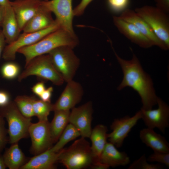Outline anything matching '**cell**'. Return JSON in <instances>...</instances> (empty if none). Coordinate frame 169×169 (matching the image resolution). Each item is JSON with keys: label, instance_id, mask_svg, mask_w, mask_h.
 <instances>
[{"label": "cell", "instance_id": "cell-35", "mask_svg": "<svg viewBox=\"0 0 169 169\" xmlns=\"http://www.w3.org/2000/svg\"><path fill=\"white\" fill-rule=\"evenodd\" d=\"M11 101L9 93L6 91L0 90V107L6 106Z\"/></svg>", "mask_w": 169, "mask_h": 169}, {"label": "cell", "instance_id": "cell-33", "mask_svg": "<svg viewBox=\"0 0 169 169\" xmlns=\"http://www.w3.org/2000/svg\"><path fill=\"white\" fill-rule=\"evenodd\" d=\"M147 160L151 162H156L161 163L169 167V153L154 152L149 156Z\"/></svg>", "mask_w": 169, "mask_h": 169}, {"label": "cell", "instance_id": "cell-19", "mask_svg": "<svg viewBox=\"0 0 169 169\" xmlns=\"http://www.w3.org/2000/svg\"><path fill=\"white\" fill-rule=\"evenodd\" d=\"M98 161L110 167L125 166L130 162V157L124 151H120L112 143L107 142Z\"/></svg>", "mask_w": 169, "mask_h": 169}, {"label": "cell", "instance_id": "cell-18", "mask_svg": "<svg viewBox=\"0 0 169 169\" xmlns=\"http://www.w3.org/2000/svg\"><path fill=\"white\" fill-rule=\"evenodd\" d=\"M52 12L46 5L44 0L35 14L26 23L23 30V33L37 32L46 29L55 22L51 15Z\"/></svg>", "mask_w": 169, "mask_h": 169}, {"label": "cell", "instance_id": "cell-16", "mask_svg": "<svg viewBox=\"0 0 169 169\" xmlns=\"http://www.w3.org/2000/svg\"><path fill=\"white\" fill-rule=\"evenodd\" d=\"M119 17L134 25L151 42L153 46H156L163 50H168L164 44L155 35L149 25L135 11L127 8L121 13Z\"/></svg>", "mask_w": 169, "mask_h": 169}, {"label": "cell", "instance_id": "cell-36", "mask_svg": "<svg viewBox=\"0 0 169 169\" xmlns=\"http://www.w3.org/2000/svg\"><path fill=\"white\" fill-rule=\"evenodd\" d=\"M46 89L44 82H39L36 84L32 88V91L39 97Z\"/></svg>", "mask_w": 169, "mask_h": 169}, {"label": "cell", "instance_id": "cell-6", "mask_svg": "<svg viewBox=\"0 0 169 169\" xmlns=\"http://www.w3.org/2000/svg\"><path fill=\"white\" fill-rule=\"evenodd\" d=\"M73 49L68 46H62L48 54L55 68L66 83L73 80L80 65V59Z\"/></svg>", "mask_w": 169, "mask_h": 169}, {"label": "cell", "instance_id": "cell-43", "mask_svg": "<svg viewBox=\"0 0 169 169\" xmlns=\"http://www.w3.org/2000/svg\"><path fill=\"white\" fill-rule=\"evenodd\" d=\"M4 8L0 6V30H1L2 23L4 16Z\"/></svg>", "mask_w": 169, "mask_h": 169}, {"label": "cell", "instance_id": "cell-11", "mask_svg": "<svg viewBox=\"0 0 169 169\" xmlns=\"http://www.w3.org/2000/svg\"><path fill=\"white\" fill-rule=\"evenodd\" d=\"M141 110L138 111L132 117L126 115L123 117L115 119L110 125L112 131L108 134V139L117 148L122 146L125 139L132 128L141 119Z\"/></svg>", "mask_w": 169, "mask_h": 169}, {"label": "cell", "instance_id": "cell-9", "mask_svg": "<svg viewBox=\"0 0 169 169\" xmlns=\"http://www.w3.org/2000/svg\"><path fill=\"white\" fill-rule=\"evenodd\" d=\"M31 141L30 151L35 155L49 149L54 143L48 120L32 123L28 130Z\"/></svg>", "mask_w": 169, "mask_h": 169}, {"label": "cell", "instance_id": "cell-26", "mask_svg": "<svg viewBox=\"0 0 169 169\" xmlns=\"http://www.w3.org/2000/svg\"><path fill=\"white\" fill-rule=\"evenodd\" d=\"M80 136L78 130L72 124H68L60 136L56 144L49 150L54 152H58L63 148L69 142Z\"/></svg>", "mask_w": 169, "mask_h": 169}, {"label": "cell", "instance_id": "cell-12", "mask_svg": "<svg viewBox=\"0 0 169 169\" xmlns=\"http://www.w3.org/2000/svg\"><path fill=\"white\" fill-rule=\"evenodd\" d=\"M71 109L69 123L78 130L81 137L89 138L92 130L91 124L93 112L92 102L88 101Z\"/></svg>", "mask_w": 169, "mask_h": 169}, {"label": "cell", "instance_id": "cell-7", "mask_svg": "<svg viewBox=\"0 0 169 169\" xmlns=\"http://www.w3.org/2000/svg\"><path fill=\"white\" fill-rule=\"evenodd\" d=\"M135 11L149 25L157 38L169 49V18L167 13L157 7L146 5Z\"/></svg>", "mask_w": 169, "mask_h": 169}, {"label": "cell", "instance_id": "cell-40", "mask_svg": "<svg viewBox=\"0 0 169 169\" xmlns=\"http://www.w3.org/2000/svg\"><path fill=\"white\" fill-rule=\"evenodd\" d=\"M5 39L1 29L0 30V59L5 47Z\"/></svg>", "mask_w": 169, "mask_h": 169}, {"label": "cell", "instance_id": "cell-3", "mask_svg": "<svg viewBox=\"0 0 169 169\" xmlns=\"http://www.w3.org/2000/svg\"><path fill=\"white\" fill-rule=\"evenodd\" d=\"M96 161L90 143L85 138L81 137L68 148H63L59 151L58 161L67 169L90 167Z\"/></svg>", "mask_w": 169, "mask_h": 169}, {"label": "cell", "instance_id": "cell-22", "mask_svg": "<svg viewBox=\"0 0 169 169\" xmlns=\"http://www.w3.org/2000/svg\"><path fill=\"white\" fill-rule=\"evenodd\" d=\"M2 31L8 44L14 41L21 31L11 6L4 8Z\"/></svg>", "mask_w": 169, "mask_h": 169}, {"label": "cell", "instance_id": "cell-31", "mask_svg": "<svg viewBox=\"0 0 169 169\" xmlns=\"http://www.w3.org/2000/svg\"><path fill=\"white\" fill-rule=\"evenodd\" d=\"M110 10L115 13H122L128 8L130 0H107Z\"/></svg>", "mask_w": 169, "mask_h": 169}, {"label": "cell", "instance_id": "cell-30", "mask_svg": "<svg viewBox=\"0 0 169 169\" xmlns=\"http://www.w3.org/2000/svg\"><path fill=\"white\" fill-rule=\"evenodd\" d=\"M163 167L158 164H149L148 162L145 154L131 163L128 169H162Z\"/></svg>", "mask_w": 169, "mask_h": 169}, {"label": "cell", "instance_id": "cell-34", "mask_svg": "<svg viewBox=\"0 0 169 169\" xmlns=\"http://www.w3.org/2000/svg\"><path fill=\"white\" fill-rule=\"evenodd\" d=\"M93 0H81L79 3L73 9L74 16H79L84 13L88 5Z\"/></svg>", "mask_w": 169, "mask_h": 169}, {"label": "cell", "instance_id": "cell-2", "mask_svg": "<svg viewBox=\"0 0 169 169\" xmlns=\"http://www.w3.org/2000/svg\"><path fill=\"white\" fill-rule=\"evenodd\" d=\"M78 44L79 40L75 34L59 28L34 44L20 49L17 53L24 56L26 66L35 57L48 54L56 48L66 46L74 48Z\"/></svg>", "mask_w": 169, "mask_h": 169}, {"label": "cell", "instance_id": "cell-14", "mask_svg": "<svg viewBox=\"0 0 169 169\" xmlns=\"http://www.w3.org/2000/svg\"><path fill=\"white\" fill-rule=\"evenodd\" d=\"M67 83L60 95L54 104V111L70 110L82 99L84 91L82 85L73 79Z\"/></svg>", "mask_w": 169, "mask_h": 169}, {"label": "cell", "instance_id": "cell-32", "mask_svg": "<svg viewBox=\"0 0 169 169\" xmlns=\"http://www.w3.org/2000/svg\"><path fill=\"white\" fill-rule=\"evenodd\" d=\"M5 119L0 114V154L9 142L8 130L5 126Z\"/></svg>", "mask_w": 169, "mask_h": 169}, {"label": "cell", "instance_id": "cell-10", "mask_svg": "<svg viewBox=\"0 0 169 169\" xmlns=\"http://www.w3.org/2000/svg\"><path fill=\"white\" fill-rule=\"evenodd\" d=\"M157 109L152 110H140L142 119L148 128L158 129L163 134L169 127V106L160 98L158 97Z\"/></svg>", "mask_w": 169, "mask_h": 169}, {"label": "cell", "instance_id": "cell-20", "mask_svg": "<svg viewBox=\"0 0 169 169\" xmlns=\"http://www.w3.org/2000/svg\"><path fill=\"white\" fill-rule=\"evenodd\" d=\"M139 137L142 142L150 147L154 152L169 153V144L163 136L148 128L141 130Z\"/></svg>", "mask_w": 169, "mask_h": 169}, {"label": "cell", "instance_id": "cell-28", "mask_svg": "<svg viewBox=\"0 0 169 169\" xmlns=\"http://www.w3.org/2000/svg\"><path fill=\"white\" fill-rule=\"evenodd\" d=\"M34 98L25 95H18L14 102L21 113L25 116L31 118L34 116L33 103Z\"/></svg>", "mask_w": 169, "mask_h": 169}, {"label": "cell", "instance_id": "cell-42", "mask_svg": "<svg viewBox=\"0 0 169 169\" xmlns=\"http://www.w3.org/2000/svg\"><path fill=\"white\" fill-rule=\"evenodd\" d=\"M7 167L3 155L0 154V169H5Z\"/></svg>", "mask_w": 169, "mask_h": 169}, {"label": "cell", "instance_id": "cell-8", "mask_svg": "<svg viewBox=\"0 0 169 169\" xmlns=\"http://www.w3.org/2000/svg\"><path fill=\"white\" fill-rule=\"evenodd\" d=\"M42 30L31 33H23L13 42L5 46L2 53V58L5 60L15 59L16 54L20 49L34 44L44 37L60 28L57 22Z\"/></svg>", "mask_w": 169, "mask_h": 169}, {"label": "cell", "instance_id": "cell-41", "mask_svg": "<svg viewBox=\"0 0 169 169\" xmlns=\"http://www.w3.org/2000/svg\"><path fill=\"white\" fill-rule=\"evenodd\" d=\"M0 6L6 8L11 6L10 1L9 0H0Z\"/></svg>", "mask_w": 169, "mask_h": 169}, {"label": "cell", "instance_id": "cell-29", "mask_svg": "<svg viewBox=\"0 0 169 169\" xmlns=\"http://www.w3.org/2000/svg\"><path fill=\"white\" fill-rule=\"evenodd\" d=\"M20 71L19 65L16 63L10 61L3 64L0 69L2 77L8 80L13 79L18 77Z\"/></svg>", "mask_w": 169, "mask_h": 169}, {"label": "cell", "instance_id": "cell-21", "mask_svg": "<svg viewBox=\"0 0 169 169\" xmlns=\"http://www.w3.org/2000/svg\"><path fill=\"white\" fill-rule=\"evenodd\" d=\"M59 154V151L54 152L49 149L31 158L20 169H55Z\"/></svg>", "mask_w": 169, "mask_h": 169}, {"label": "cell", "instance_id": "cell-15", "mask_svg": "<svg viewBox=\"0 0 169 169\" xmlns=\"http://www.w3.org/2000/svg\"><path fill=\"white\" fill-rule=\"evenodd\" d=\"M42 0H15L10 4L21 31L41 6Z\"/></svg>", "mask_w": 169, "mask_h": 169}, {"label": "cell", "instance_id": "cell-25", "mask_svg": "<svg viewBox=\"0 0 169 169\" xmlns=\"http://www.w3.org/2000/svg\"><path fill=\"white\" fill-rule=\"evenodd\" d=\"M3 155L7 167L9 169H19L26 162V158L19 148L18 143L11 144Z\"/></svg>", "mask_w": 169, "mask_h": 169}, {"label": "cell", "instance_id": "cell-23", "mask_svg": "<svg viewBox=\"0 0 169 169\" xmlns=\"http://www.w3.org/2000/svg\"><path fill=\"white\" fill-rule=\"evenodd\" d=\"M108 131L107 126L102 124L96 125L92 130L89 137L91 142V148L97 161L107 142Z\"/></svg>", "mask_w": 169, "mask_h": 169}, {"label": "cell", "instance_id": "cell-13", "mask_svg": "<svg viewBox=\"0 0 169 169\" xmlns=\"http://www.w3.org/2000/svg\"><path fill=\"white\" fill-rule=\"evenodd\" d=\"M72 0H45V3L50 11L55 14V21L60 28L75 34L73 26L74 16Z\"/></svg>", "mask_w": 169, "mask_h": 169}, {"label": "cell", "instance_id": "cell-5", "mask_svg": "<svg viewBox=\"0 0 169 169\" xmlns=\"http://www.w3.org/2000/svg\"><path fill=\"white\" fill-rule=\"evenodd\" d=\"M24 70L18 76L21 82L28 77L35 75L42 79L49 80L54 85L60 86L64 82L57 71L48 54L36 57L25 66Z\"/></svg>", "mask_w": 169, "mask_h": 169}, {"label": "cell", "instance_id": "cell-4", "mask_svg": "<svg viewBox=\"0 0 169 169\" xmlns=\"http://www.w3.org/2000/svg\"><path fill=\"white\" fill-rule=\"evenodd\" d=\"M0 114L8 122L9 143H18L28 136L31 118L24 116L14 101H11L6 106L0 107Z\"/></svg>", "mask_w": 169, "mask_h": 169}, {"label": "cell", "instance_id": "cell-17", "mask_svg": "<svg viewBox=\"0 0 169 169\" xmlns=\"http://www.w3.org/2000/svg\"><path fill=\"white\" fill-rule=\"evenodd\" d=\"M113 18L114 23L119 31L131 42L144 48L153 46L151 42L133 24L119 17L114 16Z\"/></svg>", "mask_w": 169, "mask_h": 169}, {"label": "cell", "instance_id": "cell-24", "mask_svg": "<svg viewBox=\"0 0 169 169\" xmlns=\"http://www.w3.org/2000/svg\"><path fill=\"white\" fill-rule=\"evenodd\" d=\"M53 118L49 123V128L54 143L58 140L63 131L69 123L70 110L54 111Z\"/></svg>", "mask_w": 169, "mask_h": 169}, {"label": "cell", "instance_id": "cell-27", "mask_svg": "<svg viewBox=\"0 0 169 169\" xmlns=\"http://www.w3.org/2000/svg\"><path fill=\"white\" fill-rule=\"evenodd\" d=\"M33 109L34 116L38 118L39 121H47L50 112L54 111V104L51 102L44 101L41 99L34 98Z\"/></svg>", "mask_w": 169, "mask_h": 169}, {"label": "cell", "instance_id": "cell-38", "mask_svg": "<svg viewBox=\"0 0 169 169\" xmlns=\"http://www.w3.org/2000/svg\"><path fill=\"white\" fill-rule=\"evenodd\" d=\"M156 7L166 13L169 12V0H155Z\"/></svg>", "mask_w": 169, "mask_h": 169}, {"label": "cell", "instance_id": "cell-37", "mask_svg": "<svg viewBox=\"0 0 169 169\" xmlns=\"http://www.w3.org/2000/svg\"><path fill=\"white\" fill-rule=\"evenodd\" d=\"M53 92V88L52 86L46 89L39 97L40 99L46 102H51V98Z\"/></svg>", "mask_w": 169, "mask_h": 169}, {"label": "cell", "instance_id": "cell-39", "mask_svg": "<svg viewBox=\"0 0 169 169\" xmlns=\"http://www.w3.org/2000/svg\"><path fill=\"white\" fill-rule=\"evenodd\" d=\"M90 167L93 169H107L110 167L99 161H97L94 162Z\"/></svg>", "mask_w": 169, "mask_h": 169}, {"label": "cell", "instance_id": "cell-1", "mask_svg": "<svg viewBox=\"0 0 169 169\" xmlns=\"http://www.w3.org/2000/svg\"><path fill=\"white\" fill-rule=\"evenodd\" d=\"M116 59L122 71L123 78L117 90H120L129 87L136 91L140 96L142 104L141 109H152L157 105V96L152 80L150 75L143 70L138 58L134 54L130 60L123 59L113 49Z\"/></svg>", "mask_w": 169, "mask_h": 169}]
</instances>
